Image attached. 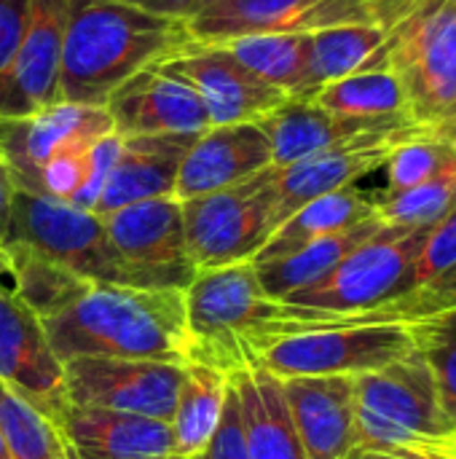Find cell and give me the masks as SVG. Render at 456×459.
Masks as SVG:
<instances>
[{
    "mask_svg": "<svg viewBox=\"0 0 456 459\" xmlns=\"http://www.w3.org/2000/svg\"><path fill=\"white\" fill-rule=\"evenodd\" d=\"M54 355L159 360L185 366V290L91 282L43 320Z\"/></svg>",
    "mask_w": 456,
    "mask_h": 459,
    "instance_id": "1",
    "label": "cell"
},
{
    "mask_svg": "<svg viewBox=\"0 0 456 459\" xmlns=\"http://www.w3.org/2000/svg\"><path fill=\"white\" fill-rule=\"evenodd\" d=\"M194 43L185 22L116 0H70L62 43L59 102L105 108L108 97Z\"/></svg>",
    "mask_w": 456,
    "mask_h": 459,
    "instance_id": "2",
    "label": "cell"
},
{
    "mask_svg": "<svg viewBox=\"0 0 456 459\" xmlns=\"http://www.w3.org/2000/svg\"><path fill=\"white\" fill-rule=\"evenodd\" d=\"M250 261L202 269L185 288V363L207 366L226 379L253 371V339L271 312Z\"/></svg>",
    "mask_w": 456,
    "mask_h": 459,
    "instance_id": "3",
    "label": "cell"
},
{
    "mask_svg": "<svg viewBox=\"0 0 456 459\" xmlns=\"http://www.w3.org/2000/svg\"><path fill=\"white\" fill-rule=\"evenodd\" d=\"M387 67L406 91L411 121L456 145V0H425L395 24Z\"/></svg>",
    "mask_w": 456,
    "mask_h": 459,
    "instance_id": "4",
    "label": "cell"
},
{
    "mask_svg": "<svg viewBox=\"0 0 456 459\" xmlns=\"http://www.w3.org/2000/svg\"><path fill=\"white\" fill-rule=\"evenodd\" d=\"M8 245L24 247L86 282L164 288L153 277L129 266L113 250L99 215L43 194H13L11 223L3 247Z\"/></svg>",
    "mask_w": 456,
    "mask_h": 459,
    "instance_id": "5",
    "label": "cell"
},
{
    "mask_svg": "<svg viewBox=\"0 0 456 459\" xmlns=\"http://www.w3.org/2000/svg\"><path fill=\"white\" fill-rule=\"evenodd\" d=\"M355 420L357 449L446 446L456 438L419 350L355 377Z\"/></svg>",
    "mask_w": 456,
    "mask_h": 459,
    "instance_id": "6",
    "label": "cell"
},
{
    "mask_svg": "<svg viewBox=\"0 0 456 459\" xmlns=\"http://www.w3.org/2000/svg\"><path fill=\"white\" fill-rule=\"evenodd\" d=\"M425 0H212L185 22L196 43L245 35H312L341 24L395 27Z\"/></svg>",
    "mask_w": 456,
    "mask_h": 459,
    "instance_id": "7",
    "label": "cell"
},
{
    "mask_svg": "<svg viewBox=\"0 0 456 459\" xmlns=\"http://www.w3.org/2000/svg\"><path fill=\"white\" fill-rule=\"evenodd\" d=\"M180 207L185 247L196 272L253 261L280 226L274 164L231 188L185 199Z\"/></svg>",
    "mask_w": 456,
    "mask_h": 459,
    "instance_id": "8",
    "label": "cell"
},
{
    "mask_svg": "<svg viewBox=\"0 0 456 459\" xmlns=\"http://www.w3.org/2000/svg\"><path fill=\"white\" fill-rule=\"evenodd\" d=\"M417 350L411 325L312 328L269 344L255 368L277 377H360Z\"/></svg>",
    "mask_w": 456,
    "mask_h": 459,
    "instance_id": "9",
    "label": "cell"
},
{
    "mask_svg": "<svg viewBox=\"0 0 456 459\" xmlns=\"http://www.w3.org/2000/svg\"><path fill=\"white\" fill-rule=\"evenodd\" d=\"M430 229L384 226L376 237L352 250L320 282L293 293L285 304L320 312L371 309L411 290V269Z\"/></svg>",
    "mask_w": 456,
    "mask_h": 459,
    "instance_id": "10",
    "label": "cell"
},
{
    "mask_svg": "<svg viewBox=\"0 0 456 459\" xmlns=\"http://www.w3.org/2000/svg\"><path fill=\"white\" fill-rule=\"evenodd\" d=\"M62 366L70 406L140 414L164 422H169L175 414L183 385L180 363L73 358Z\"/></svg>",
    "mask_w": 456,
    "mask_h": 459,
    "instance_id": "11",
    "label": "cell"
},
{
    "mask_svg": "<svg viewBox=\"0 0 456 459\" xmlns=\"http://www.w3.org/2000/svg\"><path fill=\"white\" fill-rule=\"evenodd\" d=\"M116 132L105 108L56 102L22 118H0V161L16 191L40 194V169L59 153L89 151Z\"/></svg>",
    "mask_w": 456,
    "mask_h": 459,
    "instance_id": "12",
    "label": "cell"
},
{
    "mask_svg": "<svg viewBox=\"0 0 456 459\" xmlns=\"http://www.w3.org/2000/svg\"><path fill=\"white\" fill-rule=\"evenodd\" d=\"M180 75L202 97L210 126L253 124L280 108L288 94L250 73L231 51L218 43H191L180 54L153 65Z\"/></svg>",
    "mask_w": 456,
    "mask_h": 459,
    "instance_id": "13",
    "label": "cell"
},
{
    "mask_svg": "<svg viewBox=\"0 0 456 459\" xmlns=\"http://www.w3.org/2000/svg\"><path fill=\"white\" fill-rule=\"evenodd\" d=\"M113 250L164 288H188L196 269L185 247L183 207L175 196L126 204L102 218Z\"/></svg>",
    "mask_w": 456,
    "mask_h": 459,
    "instance_id": "14",
    "label": "cell"
},
{
    "mask_svg": "<svg viewBox=\"0 0 456 459\" xmlns=\"http://www.w3.org/2000/svg\"><path fill=\"white\" fill-rule=\"evenodd\" d=\"M0 382L56 425L70 406L65 366L46 339L43 320L8 288H0Z\"/></svg>",
    "mask_w": 456,
    "mask_h": 459,
    "instance_id": "15",
    "label": "cell"
},
{
    "mask_svg": "<svg viewBox=\"0 0 456 459\" xmlns=\"http://www.w3.org/2000/svg\"><path fill=\"white\" fill-rule=\"evenodd\" d=\"M70 0H32L24 38L0 73V118H22L59 102L62 43Z\"/></svg>",
    "mask_w": 456,
    "mask_h": 459,
    "instance_id": "16",
    "label": "cell"
},
{
    "mask_svg": "<svg viewBox=\"0 0 456 459\" xmlns=\"http://www.w3.org/2000/svg\"><path fill=\"white\" fill-rule=\"evenodd\" d=\"M417 137H433L422 126H409L390 134H376L366 140H355L347 145H336L320 153H312L296 164L274 167V188H277V221H288L296 210L320 199L325 194L355 186L360 178L382 169L390 153Z\"/></svg>",
    "mask_w": 456,
    "mask_h": 459,
    "instance_id": "17",
    "label": "cell"
},
{
    "mask_svg": "<svg viewBox=\"0 0 456 459\" xmlns=\"http://www.w3.org/2000/svg\"><path fill=\"white\" fill-rule=\"evenodd\" d=\"M121 137L137 134H202L210 116L191 83L180 75L148 67L124 81L105 102Z\"/></svg>",
    "mask_w": 456,
    "mask_h": 459,
    "instance_id": "18",
    "label": "cell"
},
{
    "mask_svg": "<svg viewBox=\"0 0 456 459\" xmlns=\"http://www.w3.org/2000/svg\"><path fill=\"white\" fill-rule=\"evenodd\" d=\"M271 143V161L274 167L296 164L312 153L347 145L355 140L376 137L400 132L409 126H419L411 118H355L331 113L312 100H293L288 97L280 108L261 116L255 121Z\"/></svg>",
    "mask_w": 456,
    "mask_h": 459,
    "instance_id": "19",
    "label": "cell"
},
{
    "mask_svg": "<svg viewBox=\"0 0 456 459\" xmlns=\"http://www.w3.org/2000/svg\"><path fill=\"white\" fill-rule=\"evenodd\" d=\"M306 459H349L357 452L355 377L280 379Z\"/></svg>",
    "mask_w": 456,
    "mask_h": 459,
    "instance_id": "20",
    "label": "cell"
},
{
    "mask_svg": "<svg viewBox=\"0 0 456 459\" xmlns=\"http://www.w3.org/2000/svg\"><path fill=\"white\" fill-rule=\"evenodd\" d=\"M271 164V143L255 121L210 126L183 156L172 196L185 202L223 191L261 175Z\"/></svg>",
    "mask_w": 456,
    "mask_h": 459,
    "instance_id": "21",
    "label": "cell"
},
{
    "mask_svg": "<svg viewBox=\"0 0 456 459\" xmlns=\"http://www.w3.org/2000/svg\"><path fill=\"white\" fill-rule=\"evenodd\" d=\"M59 428L73 459H175L172 425L164 420L67 406Z\"/></svg>",
    "mask_w": 456,
    "mask_h": 459,
    "instance_id": "22",
    "label": "cell"
},
{
    "mask_svg": "<svg viewBox=\"0 0 456 459\" xmlns=\"http://www.w3.org/2000/svg\"><path fill=\"white\" fill-rule=\"evenodd\" d=\"M199 134H137L124 137L121 156L102 188L94 215L105 218L126 204L175 194L183 156Z\"/></svg>",
    "mask_w": 456,
    "mask_h": 459,
    "instance_id": "23",
    "label": "cell"
},
{
    "mask_svg": "<svg viewBox=\"0 0 456 459\" xmlns=\"http://www.w3.org/2000/svg\"><path fill=\"white\" fill-rule=\"evenodd\" d=\"M228 382L239 398L250 459H306L277 377L253 368L231 377Z\"/></svg>",
    "mask_w": 456,
    "mask_h": 459,
    "instance_id": "24",
    "label": "cell"
},
{
    "mask_svg": "<svg viewBox=\"0 0 456 459\" xmlns=\"http://www.w3.org/2000/svg\"><path fill=\"white\" fill-rule=\"evenodd\" d=\"M390 32V27L376 24H341L312 32L301 94L296 100H309L317 89L347 75L387 67Z\"/></svg>",
    "mask_w": 456,
    "mask_h": 459,
    "instance_id": "25",
    "label": "cell"
},
{
    "mask_svg": "<svg viewBox=\"0 0 456 459\" xmlns=\"http://www.w3.org/2000/svg\"><path fill=\"white\" fill-rule=\"evenodd\" d=\"M384 229V223L374 215L363 223H355L349 229H341L336 234L320 237L304 247H298L296 253L261 264L255 266L258 282L263 288V293L274 301H285L288 296L320 282L325 274H331L352 250H357L363 242H368L371 237H376Z\"/></svg>",
    "mask_w": 456,
    "mask_h": 459,
    "instance_id": "26",
    "label": "cell"
},
{
    "mask_svg": "<svg viewBox=\"0 0 456 459\" xmlns=\"http://www.w3.org/2000/svg\"><path fill=\"white\" fill-rule=\"evenodd\" d=\"M374 215H376V196H368V194L357 191L355 186L325 194L320 199H312L301 210H296L288 221H282L274 229V234L266 239V245L253 255L250 264L261 266V264L285 258L320 237L336 234L341 229L363 223Z\"/></svg>",
    "mask_w": 456,
    "mask_h": 459,
    "instance_id": "27",
    "label": "cell"
},
{
    "mask_svg": "<svg viewBox=\"0 0 456 459\" xmlns=\"http://www.w3.org/2000/svg\"><path fill=\"white\" fill-rule=\"evenodd\" d=\"M228 387L231 382L207 366H183V385L169 420L175 436V459H191L207 449L220 425Z\"/></svg>",
    "mask_w": 456,
    "mask_h": 459,
    "instance_id": "28",
    "label": "cell"
},
{
    "mask_svg": "<svg viewBox=\"0 0 456 459\" xmlns=\"http://www.w3.org/2000/svg\"><path fill=\"white\" fill-rule=\"evenodd\" d=\"M314 105L355 118H411L406 91L390 67H374L317 89Z\"/></svg>",
    "mask_w": 456,
    "mask_h": 459,
    "instance_id": "29",
    "label": "cell"
},
{
    "mask_svg": "<svg viewBox=\"0 0 456 459\" xmlns=\"http://www.w3.org/2000/svg\"><path fill=\"white\" fill-rule=\"evenodd\" d=\"M3 250L8 253V290L19 296L40 320L73 304L91 285L24 247L8 245Z\"/></svg>",
    "mask_w": 456,
    "mask_h": 459,
    "instance_id": "30",
    "label": "cell"
},
{
    "mask_svg": "<svg viewBox=\"0 0 456 459\" xmlns=\"http://www.w3.org/2000/svg\"><path fill=\"white\" fill-rule=\"evenodd\" d=\"M218 46L231 51L250 73L288 97L296 100L301 94L309 35H245Z\"/></svg>",
    "mask_w": 456,
    "mask_h": 459,
    "instance_id": "31",
    "label": "cell"
},
{
    "mask_svg": "<svg viewBox=\"0 0 456 459\" xmlns=\"http://www.w3.org/2000/svg\"><path fill=\"white\" fill-rule=\"evenodd\" d=\"M0 430L11 459H73L62 428L0 382Z\"/></svg>",
    "mask_w": 456,
    "mask_h": 459,
    "instance_id": "32",
    "label": "cell"
},
{
    "mask_svg": "<svg viewBox=\"0 0 456 459\" xmlns=\"http://www.w3.org/2000/svg\"><path fill=\"white\" fill-rule=\"evenodd\" d=\"M456 204V169L398 194L376 196V218L398 229H433Z\"/></svg>",
    "mask_w": 456,
    "mask_h": 459,
    "instance_id": "33",
    "label": "cell"
},
{
    "mask_svg": "<svg viewBox=\"0 0 456 459\" xmlns=\"http://www.w3.org/2000/svg\"><path fill=\"white\" fill-rule=\"evenodd\" d=\"M419 355L425 358L443 417L456 433V309L411 325Z\"/></svg>",
    "mask_w": 456,
    "mask_h": 459,
    "instance_id": "34",
    "label": "cell"
},
{
    "mask_svg": "<svg viewBox=\"0 0 456 459\" xmlns=\"http://www.w3.org/2000/svg\"><path fill=\"white\" fill-rule=\"evenodd\" d=\"M382 169H387L384 194H398L456 169V145L441 137H417L398 145Z\"/></svg>",
    "mask_w": 456,
    "mask_h": 459,
    "instance_id": "35",
    "label": "cell"
},
{
    "mask_svg": "<svg viewBox=\"0 0 456 459\" xmlns=\"http://www.w3.org/2000/svg\"><path fill=\"white\" fill-rule=\"evenodd\" d=\"M456 280V204L427 231L411 269V288Z\"/></svg>",
    "mask_w": 456,
    "mask_h": 459,
    "instance_id": "36",
    "label": "cell"
},
{
    "mask_svg": "<svg viewBox=\"0 0 456 459\" xmlns=\"http://www.w3.org/2000/svg\"><path fill=\"white\" fill-rule=\"evenodd\" d=\"M121 145H124V137L116 134V132H110V134L99 137V140L89 148V153H86L83 186H81L78 194L70 199L73 207L94 212V207H97V202H99V196H102V188H105V183H108V178H110V172H113L118 156H121Z\"/></svg>",
    "mask_w": 456,
    "mask_h": 459,
    "instance_id": "37",
    "label": "cell"
},
{
    "mask_svg": "<svg viewBox=\"0 0 456 459\" xmlns=\"http://www.w3.org/2000/svg\"><path fill=\"white\" fill-rule=\"evenodd\" d=\"M86 153L89 151H67L46 161V167L40 169V194L59 202H70L83 186Z\"/></svg>",
    "mask_w": 456,
    "mask_h": 459,
    "instance_id": "38",
    "label": "cell"
},
{
    "mask_svg": "<svg viewBox=\"0 0 456 459\" xmlns=\"http://www.w3.org/2000/svg\"><path fill=\"white\" fill-rule=\"evenodd\" d=\"M191 459H250L247 444H245L239 398H237V390L234 387H228V398H226V406H223V417H220V425H218L212 441L207 444V449L202 455H196V457Z\"/></svg>",
    "mask_w": 456,
    "mask_h": 459,
    "instance_id": "39",
    "label": "cell"
},
{
    "mask_svg": "<svg viewBox=\"0 0 456 459\" xmlns=\"http://www.w3.org/2000/svg\"><path fill=\"white\" fill-rule=\"evenodd\" d=\"M30 3L32 0H0V73L11 65L27 22H30Z\"/></svg>",
    "mask_w": 456,
    "mask_h": 459,
    "instance_id": "40",
    "label": "cell"
},
{
    "mask_svg": "<svg viewBox=\"0 0 456 459\" xmlns=\"http://www.w3.org/2000/svg\"><path fill=\"white\" fill-rule=\"evenodd\" d=\"M116 3L132 5V8L145 11V13H156V16L188 22L191 16H196V13H199L204 5H210L212 0H116Z\"/></svg>",
    "mask_w": 456,
    "mask_h": 459,
    "instance_id": "41",
    "label": "cell"
},
{
    "mask_svg": "<svg viewBox=\"0 0 456 459\" xmlns=\"http://www.w3.org/2000/svg\"><path fill=\"white\" fill-rule=\"evenodd\" d=\"M349 459H449L446 446H411V449H357Z\"/></svg>",
    "mask_w": 456,
    "mask_h": 459,
    "instance_id": "42",
    "label": "cell"
},
{
    "mask_svg": "<svg viewBox=\"0 0 456 459\" xmlns=\"http://www.w3.org/2000/svg\"><path fill=\"white\" fill-rule=\"evenodd\" d=\"M13 194L16 186L5 169V164L0 161V247L5 245V234H8V223H11V204H13Z\"/></svg>",
    "mask_w": 456,
    "mask_h": 459,
    "instance_id": "43",
    "label": "cell"
},
{
    "mask_svg": "<svg viewBox=\"0 0 456 459\" xmlns=\"http://www.w3.org/2000/svg\"><path fill=\"white\" fill-rule=\"evenodd\" d=\"M0 288H8V253L0 247Z\"/></svg>",
    "mask_w": 456,
    "mask_h": 459,
    "instance_id": "44",
    "label": "cell"
},
{
    "mask_svg": "<svg viewBox=\"0 0 456 459\" xmlns=\"http://www.w3.org/2000/svg\"><path fill=\"white\" fill-rule=\"evenodd\" d=\"M0 459H11V452H8V444H5L3 430H0Z\"/></svg>",
    "mask_w": 456,
    "mask_h": 459,
    "instance_id": "45",
    "label": "cell"
}]
</instances>
